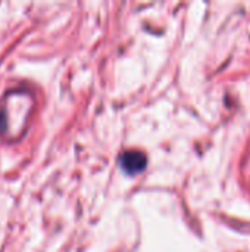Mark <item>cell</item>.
<instances>
[{
	"label": "cell",
	"instance_id": "6da1fadb",
	"mask_svg": "<svg viewBox=\"0 0 250 252\" xmlns=\"http://www.w3.org/2000/svg\"><path fill=\"white\" fill-rule=\"evenodd\" d=\"M118 164L127 176H137L144 171L147 165V157L140 151H125L118 158Z\"/></svg>",
	"mask_w": 250,
	"mask_h": 252
}]
</instances>
